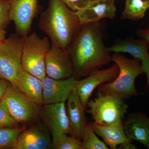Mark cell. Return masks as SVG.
I'll list each match as a JSON object with an SVG mask.
<instances>
[{
	"label": "cell",
	"instance_id": "cell-12",
	"mask_svg": "<svg viewBox=\"0 0 149 149\" xmlns=\"http://www.w3.org/2000/svg\"><path fill=\"white\" fill-rule=\"evenodd\" d=\"M77 80L73 76L56 80L46 75L42 80L44 104L66 101L70 94L75 88Z\"/></svg>",
	"mask_w": 149,
	"mask_h": 149
},
{
	"label": "cell",
	"instance_id": "cell-30",
	"mask_svg": "<svg viewBox=\"0 0 149 149\" xmlns=\"http://www.w3.org/2000/svg\"><path fill=\"white\" fill-rule=\"evenodd\" d=\"M6 30L2 29L0 27V45L5 41L6 39Z\"/></svg>",
	"mask_w": 149,
	"mask_h": 149
},
{
	"label": "cell",
	"instance_id": "cell-15",
	"mask_svg": "<svg viewBox=\"0 0 149 149\" xmlns=\"http://www.w3.org/2000/svg\"><path fill=\"white\" fill-rule=\"evenodd\" d=\"M148 45L144 39H127L118 42L108 47L110 52L126 53L141 61L146 75V88L149 91V53Z\"/></svg>",
	"mask_w": 149,
	"mask_h": 149
},
{
	"label": "cell",
	"instance_id": "cell-10",
	"mask_svg": "<svg viewBox=\"0 0 149 149\" xmlns=\"http://www.w3.org/2000/svg\"><path fill=\"white\" fill-rule=\"evenodd\" d=\"M46 73L48 77L56 79L73 76L72 61L67 50L51 44L45 59Z\"/></svg>",
	"mask_w": 149,
	"mask_h": 149
},
{
	"label": "cell",
	"instance_id": "cell-25",
	"mask_svg": "<svg viewBox=\"0 0 149 149\" xmlns=\"http://www.w3.org/2000/svg\"><path fill=\"white\" fill-rule=\"evenodd\" d=\"M9 0H0V27L6 30L11 20L9 17Z\"/></svg>",
	"mask_w": 149,
	"mask_h": 149
},
{
	"label": "cell",
	"instance_id": "cell-24",
	"mask_svg": "<svg viewBox=\"0 0 149 149\" xmlns=\"http://www.w3.org/2000/svg\"><path fill=\"white\" fill-rule=\"evenodd\" d=\"M18 124L12 117L4 104L0 100V127L17 128Z\"/></svg>",
	"mask_w": 149,
	"mask_h": 149
},
{
	"label": "cell",
	"instance_id": "cell-7",
	"mask_svg": "<svg viewBox=\"0 0 149 149\" xmlns=\"http://www.w3.org/2000/svg\"><path fill=\"white\" fill-rule=\"evenodd\" d=\"M1 100L11 116L18 123L32 122L40 114V105L12 85Z\"/></svg>",
	"mask_w": 149,
	"mask_h": 149
},
{
	"label": "cell",
	"instance_id": "cell-31",
	"mask_svg": "<svg viewBox=\"0 0 149 149\" xmlns=\"http://www.w3.org/2000/svg\"><path fill=\"white\" fill-rule=\"evenodd\" d=\"M148 1L149 2V0H148Z\"/></svg>",
	"mask_w": 149,
	"mask_h": 149
},
{
	"label": "cell",
	"instance_id": "cell-8",
	"mask_svg": "<svg viewBox=\"0 0 149 149\" xmlns=\"http://www.w3.org/2000/svg\"><path fill=\"white\" fill-rule=\"evenodd\" d=\"M9 17L14 22L17 34L23 37L29 35L37 15L38 0H9Z\"/></svg>",
	"mask_w": 149,
	"mask_h": 149
},
{
	"label": "cell",
	"instance_id": "cell-22",
	"mask_svg": "<svg viewBox=\"0 0 149 149\" xmlns=\"http://www.w3.org/2000/svg\"><path fill=\"white\" fill-rule=\"evenodd\" d=\"M23 129L0 127V149H13L17 139Z\"/></svg>",
	"mask_w": 149,
	"mask_h": 149
},
{
	"label": "cell",
	"instance_id": "cell-14",
	"mask_svg": "<svg viewBox=\"0 0 149 149\" xmlns=\"http://www.w3.org/2000/svg\"><path fill=\"white\" fill-rule=\"evenodd\" d=\"M43 114L52 140L65 134L72 136L65 102L45 105Z\"/></svg>",
	"mask_w": 149,
	"mask_h": 149
},
{
	"label": "cell",
	"instance_id": "cell-21",
	"mask_svg": "<svg viewBox=\"0 0 149 149\" xmlns=\"http://www.w3.org/2000/svg\"><path fill=\"white\" fill-rule=\"evenodd\" d=\"M83 149H108V147L96 136L93 129V123H88L82 140Z\"/></svg>",
	"mask_w": 149,
	"mask_h": 149
},
{
	"label": "cell",
	"instance_id": "cell-28",
	"mask_svg": "<svg viewBox=\"0 0 149 149\" xmlns=\"http://www.w3.org/2000/svg\"><path fill=\"white\" fill-rule=\"evenodd\" d=\"M139 34L142 39L146 41L149 46V28L140 30Z\"/></svg>",
	"mask_w": 149,
	"mask_h": 149
},
{
	"label": "cell",
	"instance_id": "cell-1",
	"mask_svg": "<svg viewBox=\"0 0 149 149\" xmlns=\"http://www.w3.org/2000/svg\"><path fill=\"white\" fill-rule=\"evenodd\" d=\"M100 22L83 24L68 49L73 74L86 77L112 61L110 52L104 43Z\"/></svg>",
	"mask_w": 149,
	"mask_h": 149
},
{
	"label": "cell",
	"instance_id": "cell-3",
	"mask_svg": "<svg viewBox=\"0 0 149 149\" xmlns=\"http://www.w3.org/2000/svg\"><path fill=\"white\" fill-rule=\"evenodd\" d=\"M112 61L119 68V73L113 81L99 86L98 93L123 99L137 96L135 86L136 78L145 72L138 59H129L118 53H114Z\"/></svg>",
	"mask_w": 149,
	"mask_h": 149
},
{
	"label": "cell",
	"instance_id": "cell-19",
	"mask_svg": "<svg viewBox=\"0 0 149 149\" xmlns=\"http://www.w3.org/2000/svg\"><path fill=\"white\" fill-rule=\"evenodd\" d=\"M39 105L44 104L42 80L24 69L13 85Z\"/></svg>",
	"mask_w": 149,
	"mask_h": 149
},
{
	"label": "cell",
	"instance_id": "cell-23",
	"mask_svg": "<svg viewBox=\"0 0 149 149\" xmlns=\"http://www.w3.org/2000/svg\"><path fill=\"white\" fill-rule=\"evenodd\" d=\"M52 147L56 149H83L82 140L68 134L53 140Z\"/></svg>",
	"mask_w": 149,
	"mask_h": 149
},
{
	"label": "cell",
	"instance_id": "cell-16",
	"mask_svg": "<svg viewBox=\"0 0 149 149\" xmlns=\"http://www.w3.org/2000/svg\"><path fill=\"white\" fill-rule=\"evenodd\" d=\"M67 101V114L72 136L82 141L88 122L85 114V108L80 101L75 88L70 94Z\"/></svg>",
	"mask_w": 149,
	"mask_h": 149
},
{
	"label": "cell",
	"instance_id": "cell-27",
	"mask_svg": "<svg viewBox=\"0 0 149 149\" xmlns=\"http://www.w3.org/2000/svg\"><path fill=\"white\" fill-rule=\"evenodd\" d=\"M11 84L8 81L0 77V100L2 99L9 86Z\"/></svg>",
	"mask_w": 149,
	"mask_h": 149
},
{
	"label": "cell",
	"instance_id": "cell-4",
	"mask_svg": "<svg viewBox=\"0 0 149 149\" xmlns=\"http://www.w3.org/2000/svg\"><path fill=\"white\" fill-rule=\"evenodd\" d=\"M22 64L23 69L42 80L46 77L45 59L50 49L47 37L41 38L32 33L22 37Z\"/></svg>",
	"mask_w": 149,
	"mask_h": 149
},
{
	"label": "cell",
	"instance_id": "cell-18",
	"mask_svg": "<svg viewBox=\"0 0 149 149\" xmlns=\"http://www.w3.org/2000/svg\"><path fill=\"white\" fill-rule=\"evenodd\" d=\"M93 127L96 134L103 139L104 143L110 149H117L120 144L132 141L125 134L122 121L108 125L93 122Z\"/></svg>",
	"mask_w": 149,
	"mask_h": 149
},
{
	"label": "cell",
	"instance_id": "cell-29",
	"mask_svg": "<svg viewBox=\"0 0 149 149\" xmlns=\"http://www.w3.org/2000/svg\"><path fill=\"white\" fill-rule=\"evenodd\" d=\"M130 142H125L120 144L118 149H138L137 147L135 145H133Z\"/></svg>",
	"mask_w": 149,
	"mask_h": 149
},
{
	"label": "cell",
	"instance_id": "cell-11",
	"mask_svg": "<svg viewBox=\"0 0 149 149\" xmlns=\"http://www.w3.org/2000/svg\"><path fill=\"white\" fill-rule=\"evenodd\" d=\"M52 140L47 126L32 125L19 133L13 149H46L52 147Z\"/></svg>",
	"mask_w": 149,
	"mask_h": 149
},
{
	"label": "cell",
	"instance_id": "cell-6",
	"mask_svg": "<svg viewBox=\"0 0 149 149\" xmlns=\"http://www.w3.org/2000/svg\"><path fill=\"white\" fill-rule=\"evenodd\" d=\"M22 46V37L17 34H11L0 45V77L12 85L23 70Z\"/></svg>",
	"mask_w": 149,
	"mask_h": 149
},
{
	"label": "cell",
	"instance_id": "cell-5",
	"mask_svg": "<svg viewBox=\"0 0 149 149\" xmlns=\"http://www.w3.org/2000/svg\"><path fill=\"white\" fill-rule=\"evenodd\" d=\"M87 112L92 116L94 122L102 125L122 122L128 108L123 99L99 93L94 100H89Z\"/></svg>",
	"mask_w": 149,
	"mask_h": 149
},
{
	"label": "cell",
	"instance_id": "cell-2",
	"mask_svg": "<svg viewBox=\"0 0 149 149\" xmlns=\"http://www.w3.org/2000/svg\"><path fill=\"white\" fill-rule=\"evenodd\" d=\"M81 26L76 12L63 0H49L39 22V27L47 35L52 45L67 50Z\"/></svg>",
	"mask_w": 149,
	"mask_h": 149
},
{
	"label": "cell",
	"instance_id": "cell-20",
	"mask_svg": "<svg viewBox=\"0 0 149 149\" xmlns=\"http://www.w3.org/2000/svg\"><path fill=\"white\" fill-rule=\"evenodd\" d=\"M149 8V2L148 0H125L122 18L139 20L143 18Z\"/></svg>",
	"mask_w": 149,
	"mask_h": 149
},
{
	"label": "cell",
	"instance_id": "cell-13",
	"mask_svg": "<svg viewBox=\"0 0 149 149\" xmlns=\"http://www.w3.org/2000/svg\"><path fill=\"white\" fill-rule=\"evenodd\" d=\"M116 0H91L84 8L76 12L81 25L100 22L104 19L113 20L116 15Z\"/></svg>",
	"mask_w": 149,
	"mask_h": 149
},
{
	"label": "cell",
	"instance_id": "cell-26",
	"mask_svg": "<svg viewBox=\"0 0 149 149\" xmlns=\"http://www.w3.org/2000/svg\"><path fill=\"white\" fill-rule=\"evenodd\" d=\"M66 5L74 11H78L84 8L91 0H63Z\"/></svg>",
	"mask_w": 149,
	"mask_h": 149
},
{
	"label": "cell",
	"instance_id": "cell-9",
	"mask_svg": "<svg viewBox=\"0 0 149 149\" xmlns=\"http://www.w3.org/2000/svg\"><path fill=\"white\" fill-rule=\"evenodd\" d=\"M119 73V68L114 65L103 70H96L82 80H77L75 89L83 107L86 108L92 93L99 86L110 83L116 78Z\"/></svg>",
	"mask_w": 149,
	"mask_h": 149
},
{
	"label": "cell",
	"instance_id": "cell-17",
	"mask_svg": "<svg viewBox=\"0 0 149 149\" xmlns=\"http://www.w3.org/2000/svg\"><path fill=\"white\" fill-rule=\"evenodd\" d=\"M126 136L130 140H135L149 149V117L143 113L128 116L123 123Z\"/></svg>",
	"mask_w": 149,
	"mask_h": 149
}]
</instances>
